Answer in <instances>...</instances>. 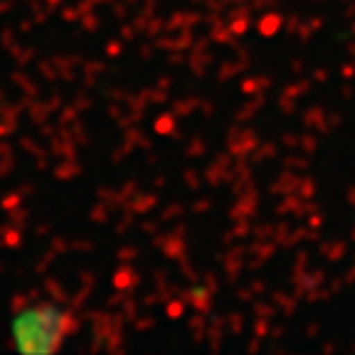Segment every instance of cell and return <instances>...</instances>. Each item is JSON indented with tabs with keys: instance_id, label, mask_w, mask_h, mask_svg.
I'll return each mask as SVG.
<instances>
[{
	"instance_id": "cell-1",
	"label": "cell",
	"mask_w": 355,
	"mask_h": 355,
	"mask_svg": "<svg viewBox=\"0 0 355 355\" xmlns=\"http://www.w3.org/2000/svg\"><path fill=\"white\" fill-rule=\"evenodd\" d=\"M77 328L69 311L55 304H35L22 309L12 321L15 348L22 353H55Z\"/></svg>"
}]
</instances>
